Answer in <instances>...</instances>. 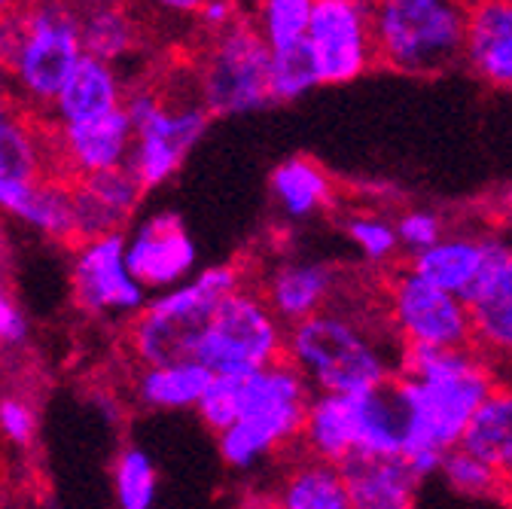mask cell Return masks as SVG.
<instances>
[{
	"instance_id": "ee69618b",
	"label": "cell",
	"mask_w": 512,
	"mask_h": 509,
	"mask_svg": "<svg viewBox=\"0 0 512 509\" xmlns=\"http://www.w3.org/2000/svg\"><path fill=\"white\" fill-rule=\"evenodd\" d=\"M77 10H95V7H107V4H119V0H68Z\"/></svg>"
},
{
	"instance_id": "ac0fdd59",
	"label": "cell",
	"mask_w": 512,
	"mask_h": 509,
	"mask_svg": "<svg viewBox=\"0 0 512 509\" xmlns=\"http://www.w3.org/2000/svg\"><path fill=\"white\" fill-rule=\"evenodd\" d=\"M348 409H351L354 455L403 458L406 436H409V415L397 388V378L363 394H351Z\"/></svg>"
},
{
	"instance_id": "f546056e",
	"label": "cell",
	"mask_w": 512,
	"mask_h": 509,
	"mask_svg": "<svg viewBox=\"0 0 512 509\" xmlns=\"http://www.w3.org/2000/svg\"><path fill=\"white\" fill-rule=\"evenodd\" d=\"M52 150L46 125L34 116L13 113L0 125V183H34L49 177Z\"/></svg>"
},
{
	"instance_id": "83f0119b",
	"label": "cell",
	"mask_w": 512,
	"mask_h": 509,
	"mask_svg": "<svg viewBox=\"0 0 512 509\" xmlns=\"http://www.w3.org/2000/svg\"><path fill=\"white\" fill-rule=\"evenodd\" d=\"M241 284H244V269L238 263H214V266L199 269L192 278L177 284L174 290L150 296V305L159 311H168L174 317H183L189 324L205 327L214 308L229 293H235Z\"/></svg>"
},
{
	"instance_id": "f1b7e54d",
	"label": "cell",
	"mask_w": 512,
	"mask_h": 509,
	"mask_svg": "<svg viewBox=\"0 0 512 509\" xmlns=\"http://www.w3.org/2000/svg\"><path fill=\"white\" fill-rule=\"evenodd\" d=\"M302 452L314 461L345 464L354 455V433H351V409L348 397L339 394H311L299 433Z\"/></svg>"
},
{
	"instance_id": "4dcf8cb0",
	"label": "cell",
	"mask_w": 512,
	"mask_h": 509,
	"mask_svg": "<svg viewBox=\"0 0 512 509\" xmlns=\"http://www.w3.org/2000/svg\"><path fill=\"white\" fill-rule=\"evenodd\" d=\"M275 509H351L342 470L305 455L281 476L275 488Z\"/></svg>"
},
{
	"instance_id": "f6af8a7d",
	"label": "cell",
	"mask_w": 512,
	"mask_h": 509,
	"mask_svg": "<svg viewBox=\"0 0 512 509\" xmlns=\"http://www.w3.org/2000/svg\"><path fill=\"white\" fill-rule=\"evenodd\" d=\"M22 4H25V0H0V19H10Z\"/></svg>"
},
{
	"instance_id": "9c48e42d",
	"label": "cell",
	"mask_w": 512,
	"mask_h": 509,
	"mask_svg": "<svg viewBox=\"0 0 512 509\" xmlns=\"http://www.w3.org/2000/svg\"><path fill=\"white\" fill-rule=\"evenodd\" d=\"M208 129L211 116L196 98L165 95L159 110L135 125V144L128 156V171L138 177L144 193L165 186L202 144Z\"/></svg>"
},
{
	"instance_id": "8fae6325",
	"label": "cell",
	"mask_w": 512,
	"mask_h": 509,
	"mask_svg": "<svg viewBox=\"0 0 512 509\" xmlns=\"http://www.w3.org/2000/svg\"><path fill=\"white\" fill-rule=\"evenodd\" d=\"M125 266L147 296H159L199 272V244L174 211H156L125 232Z\"/></svg>"
},
{
	"instance_id": "2e32d148",
	"label": "cell",
	"mask_w": 512,
	"mask_h": 509,
	"mask_svg": "<svg viewBox=\"0 0 512 509\" xmlns=\"http://www.w3.org/2000/svg\"><path fill=\"white\" fill-rule=\"evenodd\" d=\"M263 293L266 305L284 327H293L311 314L327 311L339 293V272L324 260L293 257L269 269L263 284L256 287Z\"/></svg>"
},
{
	"instance_id": "1f68e13d",
	"label": "cell",
	"mask_w": 512,
	"mask_h": 509,
	"mask_svg": "<svg viewBox=\"0 0 512 509\" xmlns=\"http://www.w3.org/2000/svg\"><path fill=\"white\" fill-rule=\"evenodd\" d=\"M159 470L147 449L125 442L113 458V503L116 509H156Z\"/></svg>"
},
{
	"instance_id": "ab89813d",
	"label": "cell",
	"mask_w": 512,
	"mask_h": 509,
	"mask_svg": "<svg viewBox=\"0 0 512 509\" xmlns=\"http://www.w3.org/2000/svg\"><path fill=\"white\" fill-rule=\"evenodd\" d=\"M241 19L238 13V0H208V4L202 7V13L196 16V22L214 37L220 31H226L229 25H235Z\"/></svg>"
},
{
	"instance_id": "277c9868",
	"label": "cell",
	"mask_w": 512,
	"mask_h": 509,
	"mask_svg": "<svg viewBox=\"0 0 512 509\" xmlns=\"http://www.w3.org/2000/svg\"><path fill=\"white\" fill-rule=\"evenodd\" d=\"M470 0H375L369 13L375 61L427 77L464 61Z\"/></svg>"
},
{
	"instance_id": "836d02e7",
	"label": "cell",
	"mask_w": 512,
	"mask_h": 509,
	"mask_svg": "<svg viewBox=\"0 0 512 509\" xmlns=\"http://www.w3.org/2000/svg\"><path fill=\"white\" fill-rule=\"evenodd\" d=\"M317 71L305 43L287 46V49H272V65H269V95L272 104H293L314 92Z\"/></svg>"
},
{
	"instance_id": "7c38bea8",
	"label": "cell",
	"mask_w": 512,
	"mask_h": 509,
	"mask_svg": "<svg viewBox=\"0 0 512 509\" xmlns=\"http://www.w3.org/2000/svg\"><path fill=\"white\" fill-rule=\"evenodd\" d=\"M49 132L52 168L61 180H83L101 171L125 168L132 156L135 129L125 110H113L107 116L77 122V125H55Z\"/></svg>"
},
{
	"instance_id": "9a60e30c",
	"label": "cell",
	"mask_w": 512,
	"mask_h": 509,
	"mask_svg": "<svg viewBox=\"0 0 512 509\" xmlns=\"http://www.w3.org/2000/svg\"><path fill=\"white\" fill-rule=\"evenodd\" d=\"M305 406H278L241 415L217 433L220 461L235 473H250L269 458L293 449L302 433Z\"/></svg>"
},
{
	"instance_id": "60d3db41",
	"label": "cell",
	"mask_w": 512,
	"mask_h": 509,
	"mask_svg": "<svg viewBox=\"0 0 512 509\" xmlns=\"http://www.w3.org/2000/svg\"><path fill=\"white\" fill-rule=\"evenodd\" d=\"M135 4L156 19H196L208 0H135Z\"/></svg>"
},
{
	"instance_id": "bcb514c9",
	"label": "cell",
	"mask_w": 512,
	"mask_h": 509,
	"mask_svg": "<svg viewBox=\"0 0 512 509\" xmlns=\"http://www.w3.org/2000/svg\"><path fill=\"white\" fill-rule=\"evenodd\" d=\"M351 4H357V7H363L366 13H372V7H375V0H351Z\"/></svg>"
},
{
	"instance_id": "8d00e7d4",
	"label": "cell",
	"mask_w": 512,
	"mask_h": 509,
	"mask_svg": "<svg viewBox=\"0 0 512 509\" xmlns=\"http://www.w3.org/2000/svg\"><path fill=\"white\" fill-rule=\"evenodd\" d=\"M394 229H397L400 250L412 260V257H418V253H424L427 247H433L445 235V220L436 211L412 208V211H406V214H400L394 220Z\"/></svg>"
},
{
	"instance_id": "5bb4252c",
	"label": "cell",
	"mask_w": 512,
	"mask_h": 509,
	"mask_svg": "<svg viewBox=\"0 0 512 509\" xmlns=\"http://www.w3.org/2000/svg\"><path fill=\"white\" fill-rule=\"evenodd\" d=\"M74 196V241H92L101 235L125 232L144 202V186L125 168L101 171L71 183Z\"/></svg>"
},
{
	"instance_id": "4316f807",
	"label": "cell",
	"mask_w": 512,
	"mask_h": 509,
	"mask_svg": "<svg viewBox=\"0 0 512 509\" xmlns=\"http://www.w3.org/2000/svg\"><path fill=\"white\" fill-rule=\"evenodd\" d=\"M458 449L482 461L497 479H512V388L497 385L482 400Z\"/></svg>"
},
{
	"instance_id": "7a4b0ae2",
	"label": "cell",
	"mask_w": 512,
	"mask_h": 509,
	"mask_svg": "<svg viewBox=\"0 0 512 509\" xmlns=\"http://www.w3.org/2000/svg\"><path fill=\"white\" fill-rule=\"evenodd\" d=\"M284 360L305 378L311 394L339 397L378 388L400 369V357L384 348L366 324L333 305L287 327Z\"/></svg>"
},
{
	"instance_id": "7bdbcfd3",
	"label": "cell",
	"mask_w": 512,
	"mask_h": 509,
	"mask_svg": "<svg viewBox=\"0 0 512 509\" xmlns=\"http://www.w3.org/2000/svg\"><path fill=\"white\" fill-rule=\"evenodd\" d=\"M13 113H19V110H16V104H13V98H10L4 89H0V125H4Z\"/></svg>"
},
{
	"instance_id": "e575fe53",
	"label": "cell",
	"mask_w": 512,
	"mask_h": 509,
	"mask_svg": "<svg viewBox=\"0 0 512 509\" xmlns=\"http://www.w3.org/2000/svg\"><path fill=\"white\" fill-rule=\"evenodd\" d=\"M345 235L351 241V247L360 253L366 263H375V266H384L397 260L400 253V241H397V229L391 220L384 217H375V214H360V217H351L345 223Z\"/></svg>"
},
{
	"instance_id": "7402d4cb",
	"label": "cell",
	"mask_w": 512,
	"mask_h": 509,
	"mask_svg": "<svg viewBox=\"0 0 512 509\" xmlns=\"http://www.w3.org/2000/svg\"><path fill=\"white\" fill-rule=\"evenodd\" d=\"M351 509H418L421 479L403 458L351 455L339 464Z\"/></svg>"
},
{
	"instance_id": "74e56055",
	"label": "cell",
	"mask_w": 512,
	"mask_h": 509,
	"mask_svg": "<svg viewBox=\"0 0 512 509\" xmlns=\"http://www.w3.org/2000/svg\"><path fill=\"white\" fill-rule=\"evenodd\" d=\"M0 436L13 449H31L37 439V412L28 397L4 394L0 397Z\"/></svg>"
},
{
	"instance_id": "d6a6232c",
	"label": "cell",
	"mask_w": 512,
	"mask_h": 509,
	"mask_svg": "<svg viewBox=\"0 0 512 509\" xmlns=\"http://www.w3.org/2000/svg\"><path fill=\"white\" fill-rule=\"evenodd\" d=\"M317 0H253V28L269 49L305 43L308 22Z\"/></svg>"
},
{
	"instance_id": "cb8c5ba5",
	"label": "cell",
	"mask_w": 512,
	"mask_h": 509,
	"mask_svg": "<svg viewBox=\"0 0 512 509\" xmlns=\"http://www.w3.org/2000/svg\"><path fill=\"white\" fill-rule=\"evenodd\" d=\"M211 378L214 375L199 360L138 366L132 375V397L147 412H196Z\"/></svg>"
},
{
	"instance_id": "b9f144b4",
	"label": "cell",
	"mask_w": 512,
	"mask_h": 509,
	"mask_svg": "<svg viewBox=\"0 0 512 509\" xmlns=\"http://www.w3.org/2000/svg\"><path fill=\"white\" fill-rule=\"evenodd\" d=\"M7 52H10V19H0V89L7 92Z\"/></svg>"
},
{
	"instance_id": "484cf974",
	"label": "cell",
	"mask_w": 512,
	"mask_h": 509,
	"mask_svg": "<svg viewBox=\"0 0 512 509\" xmlns=\"http://www.w3.org/2000/svg\"><path fill=\"white\" fill-rule=\"evenodd\" d=\"M80 40L83 55L119 68L144 49V22L132 4H107L95 10H80Z\"/></svg>"
},
{
	"instance_id": "d4e9b609",
	"label": "cell",
	"mask_w": 512,
	"mask_h": 509,
	"mask_svg": "<svg viewBox=\"0 0 512 509\" xmlns=\"http://www.w3.org/2000/svg\"><path fill=\"white\" fill-rule=\"evenodd\" d=\"M269 196L278 214L290 223H305L333 202V180L308 156H290L269 174Z\"/></svg>"
},
{
	"instance_id": "ffe728a7",
	"label": "cell",
	"mask_w": 512,
	"mask_h": 509,
	"mask_svg": "<svg viewBox=\"0 0 512 509\" xmlns=\"http://www.w3.org/2000/svg\"><path fill=\"white\" fill-rule=\"evenodd\" d=\"M464 61L488 86L512 92V0H470Z\"/></svg>"
},
{
	"instance_id": "30bf717a",
	"label": "cell",
	"mask_w": 512,
	"mask_h": 509,
	"mask_svg": "<svg viewBox=\"0 0 512 509\" xmlns=\"http://www.w3.org/2000/svg\"><path fill=\"white\" fill-rule=\"evenodd\" d=\"M305 46L320 86H345L375 65L369 13L351 0H317Z\"/></svg>"
},
{
	"instance_id": "d6986e66",
	"label": "cell",
	"mask_w": 512,
	"mask_h": 509,
	"mask_svg": "<svg viewBox=\"0 0 512 509\" xmlns=\"http://www.w3.org/2000/svg\"><path fill=\"white\" fill-rule=\"evenodd\" d=\"M470 345L485 357L512 360V241L467 299Z\"/></svg>"
},
{
	"instance_id": "ba28073f",
	"label": "cell",
	"mask_w": 512,
	"mask_h": 509,
	"mask_svg": "<svg viewBox=\"0 0 512 509\" xmlns=\"http://www.w3.org/2000/svg\"><path fill=\"white\" fill-rule=\"evenodd\" d=\"M388 317L403 348H470L467 302L445 293L409 266L388 281Z\"/></svg>"
},
{
	"instance_id": "5b68a950",
	"label": "cell",
	"mask_w": 512,
	"mask_h": 509,
	"mask_svg": "<svg viewBox=\"0 0 512 509\" xmlns=\"http://www.w3.org/2000/svg\"><path fill=\"white\" fill-rule=\"evenodd\" d=\"M272 49L253 28L250 19H238L226 31L208 37V46L196 58V101L211 119H232L260 113L272 104L269 95Z\"/></svg>"
},
{
	"instance_id": "44dd1931",
	"label": "cell",
	"mask_w": 512,
	"mask_h": 509,
	"mask_svg": "<svg viewBox=\"0 0 512 509\" xmlns=\"http://www.w3.org/2000/svg\"><path fill=\"white\" fill-rule=\"evenodd\" d=\"M0 214L49 241H74V196L71 183L61 177L49 174L34 183H0Z\"/></svg>"
},
{
	"instance_id": "e0dca14e",
	"label": "cell",
	"mask_w": 512,
	"mask_h": 509,
	"mask_svg": "<svg viewBox=\"0 0 512 509\" xmlns=\"http://www.w3.org/2000/svg\"><path fill=\"white\" fill-rule=\"evenodd\" d=\"M125 92L128 83L119 68L92 55H83L77 61V68L68 74V80H64V86L58 89L49 113L43 116V125L55 129V125H77L107 116L122 107Z\"/></svg>"
},
{
	"instance_id": "8992f818",
	"label": "cell",
	"mask_w": 512,
	"mask_h": 509,
	"mask_svg": "<svg viewBox=\"0 0 512 509\" xmlns=\"http://www.w3.org/2000/svg\"><path fill=\"white\" fill-rule=\"evenodd\" d=\"M284 351L287 327L272 314L260 290L241 284L208 317L196 360L211 375H247L281 363Z\"/></svg>"
},
{
	"instance_id": "d590c367",
	"label": "cell",
	"mask_w": 512,
	"mask_h": 509,
	"mask_svg": "<svg viewBox=\"0 0 512 509\" xmlns=\"http://www.w3.org/2000/svg\"><path fill=\"white\" fill-rule=\"evenodd\" d=\"M439 473H442V479H445L448 488L464 494V497H485L500 482L482 461H476L464 449H452V452H448L442 458V464H439Z\"/></svg>"
},
{
	"instance_id": "3957f363",
	"label": "cell",
	"mask_w": 512,
	"mask_h": 509,
	"mask_svg": "<svg viewBox=\"0 0 512 509\" xmlns=\"http://www.w3.org/2000/svg\"><path fill=\"white\" fill-rule=\"evenodd\" d=\"M80 58V10L68 0H25L10 16L7 52V95L16 110L43 122Z\"/></svg>"
},
{
	"instance_id": "52a82bcc",
	"label": "cell",
	"mask_w": 512,
	"mask_h": 509,
	"mask_svg": "<svg viewBox=\"0 0 512 509\" xmlns=\"http://www.w3.org/2000/svg\"><path fill=\"white\" fill-rule=\"evenodd\" d=\"M74 305L95 321H132L150 296L125 266V232L80 241L71 253Z\"/></svg>"
},
{
	"instance_id": "4fadbf2b",
	"label": "cell",
	"mask_w": 512,
	"mask_h": 509,
	"mask_svg": "<svg viewBox=\"0 0 512 509\" xmlns=\"http://www.w3.org/2000/svg\"><path fill=\"white\" fill-rule=\"evenodd\" d=\"M506 247L497 235H476V232H445L433 247L409 260V269L424 278L427 284L452 293L458 299H470L500 250Z\"/></svg>"
},
{
	"instance_id": "603a6c76",
	"label": "cell",
	"mask_w": 512,
	"mask_h": 509,
	"mask_svg": "<svg viewBox=\"0 0 512 509\" xmlns=\"http://www.w3.org/2000/svg\"><path fill=\"white\" fill-rule=\"evenodd\" d=\"M202 330L205 327L189 324L183 317L159 311L147 302V308L128 321L125 345L138 366H168L180 360H196Z\"/></svg>"
},
{
	"instance_id": "f35d334b",
	"label": "cell",
	"mask_w": 512,
	"mask_h": 509,
	"mask_svg": "<svg viewBox=\"0 0 512 509\" xmlns=\"http://www.w3.org/2000/svg\"><path fill=\"white\" fill-rule=\"evenodd\" d=\"M31 342V321L19 299L0 284V351H22Z\"/></svg>"
},
{
	"instance_id": "6da1fadb",
	"label": "cell",
	"mask_w": 512,
	"mask_h": 509,
	"mask_svg": "<svg viewBox=\"0 0 512 509\" xmlns=\"http://www.w3.org/2000/svg\"><path fill=\"white\" fill-rule=\"evenodd\" d=\"M397 388L409 415L403 461L424 482L458 449L482 400L497 388L488 360L470 348H403Z\"/></svg>"
}]
</instances>
